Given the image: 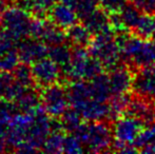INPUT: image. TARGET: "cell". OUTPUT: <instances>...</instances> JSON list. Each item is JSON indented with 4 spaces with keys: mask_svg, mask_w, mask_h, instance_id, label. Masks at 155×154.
Listing matches in <instances>:
<instances>
[{
    "mask_svg": "<svg viewBox=\"0 0 155 154\" xmlns=\"http://www.w3.org/2000/svg\"><path fill=\"white\" fill-rule=\"evenodd\" d=\"M102 64L93 57L89 50L84 47H76L72 51V58L69 64L62 68V72L70 80H91L101 74L104 70Z\"/></svg>",
    "mask_w": 155,
    "mask_h": 154,
    "instance_id": "cell-1",
    "label": "cell"
},
{
    "mask_svg": "<svg viewBox=\"0 0 155 154\" xmlns=\"http://www.w3.org/2000/svg\"><path fill=\"white\" fill-rule=\"evenodd\" d=\"M89 52L101 62L106 70L112 71L120 66L121 51L112 31L94 36L89 45Z\"/></svg>",
    "mask_w": 155,
    "mask_h": 154,
    "instance_id": "cell-2",
    "label": "cell"
},
{
    "mask_svg": "<svg viewBox=\"0 0 155 154\" xmlns=\"http://www.w3.org/2000/svg\"><path fill=\"white\" fill-rule=\"evenodd\" d=\"M82 144L91 152H102L111 147L113 131L101 121H91V123H81L74 132Z\"/></svg>",
    "mask_w": 155,
    "mask_h": 154,
    "instance_id": "cell-3",
    "label": "cell"
},
{
    "mask_svg": "<svg viewBox=\"0 0 155 154\" xmlns=\"http://www.w3.org/2000/svg\"><path fill=\"white\" fill-rule=\"evenodd\" d=\"M0 22L4 30L10 32L18 40L31 35L32 19L28 11L23 10L20 6L4 11L1 14Z\"/></svg>",
    "mask_w": 155,
    "mask_h": 154,
    "instance_id": "cell-4",
    "label": "cell"
},
{
    "mask_svg": "<svg viewBox=\"0 0 155 154\" xmlns=\"http://www.w3.org/2000/svg\"><path fill=\"white\" fill-rule=\"evenodd\" d=\"M41 103L47 114L51 117H60L67 111L69 97L64 88L53 84L45 88L41 94Z\"/></svg>",
    "mask_w": 155,
    "mask_h": 154,
    "instance_id": "cell-5",
    "label": "cell"
},
{
    "mask_svg": "<svg viewBox=\"0 0 155 154\" xmlns=\"http://www.w3.org/2000/svg\"><path fill=\"white\" fill-rule=\"evenodd\" d=\"M145 123L134 116L128 115L117 118L113 128V134L117 143L133 144L143 131Z\"/></svg>",
    "mask_w": 155,
    "mask_h": 154,
    "instance_id": "cell-6",
    "label": "cell"
},
{
    "mask_svg": "<svg viewBox=\"0 0 155 154\" xmlns=\"http://www.w3.org/2000/svg\"><path fill=\"white\" fill-rule=\"evenodd\" d=\"M57 66L51 58H43L33 64L32 71L35 84L43 88L56 84L59 77V69Z\"/></svg>",
    "mask_w": 155,
    "mask_h": 154,
    "instance_id": "cell-7",
    "label": "cell"
},
{
    "mask_svg": "<svg viewBox=\"0 0 155 154\" xmlns=\"http://www.w3.org/2000/svg\"><path fill=\"white\" fill-rule=\"evenodd\" d=\"M45 43L39 39H25L21 41L17 47L19 59L21 62L33 64L40 59H43L49 54V49L45 47Z\"/></svg>",
    "mask_w": 155,
    "mask_h": 154,
    "instance_id": "cell-8",
    "label": "cell"
},
{
    "mask_svg": "<svg viewBox=\"0 0 155 154\" xmlns=\"http://www.w3.org/2000/svg\"><path fill=\"white\" fill-rule=\"evenodd\" d=\"M134 75L132 71L124 67H117L114 70L110 71L109 80H110L112 94H124L128 93L134 84Z\"/></svg>",
    "mask_w": 155,
    "mask_h": 154,
    "instance_id": "cell-9",
    "label": "cell"
},
{
    "mask_svg": "<svg viewBox=\"0 0 155 154\" xmlns=\"http://www.w3.org/2000/svg\"><path fill=\"white\" fill-rule=\"evenodd\" d=\"M135 92L138 96L155 98V66L143 68L140 72L135 76L134 84Z\"/></svg>",
    "mask_w": 155,
    "mask_h": 154,
    "instance_id": "cell-10",
    "label": "cell"
},
{
    "mask_svg": "<svg viewBox=\"0 0 155 154\" xmlns=\"http://www.w3.org/2000/svg\"><path fill=\"white\" fill-rule=\"evenodd\" d=\"M82 118L89 121H102L104 119H111V111L109 103L106 101H99L96 99H90L84 103L79 109Z\"/></svg>",
    "mask_w": 155,
    "mask_h": 154,
    "instance_id": "cell-11",
    "label": "cell"
},
{
    "mask_svg": "<svg viewBox=\"0 0 155 154\" xmlns=\"http://www.w3.org/2000/svg\"><path fill=\"white\" fill-rule=\"evenodd\" d=\"M50 17L52 22L64 30H68L72 25L78 23L79 19L76 11L62 2L56 3L52 8V10L50 11Z\"/></svg>",
    "mask_w": 155,
    "mask_h": 154,
    "instance_id": "cell-12",
    "label": "cell"
},
{
    "mask_svg": "<svg viewBox=\"0 0 155 154\" xmlns=\"http://www.w3.org/2000/svg\"><path fill=\"white\" fill-rule=\"evenodd\" d=\"M127 114L140 119L147 125L155 123V103L138 97L131 99V103L127 109Z\"/></svg>",
    "mask_w": 155,
    "mask_h": 154,
    "instance_id": "cell-13",
    "label": "cell"
},
{
    "mask_svg": "<svg viewBox=\"0 0 155 154\" xmlns=\"http://www.w3.org/2000/svg\"><path fill=\"white\" fill-rule=\"evenodd\" d=\"M84 25L93 34V36L113 31L110 22V15L102 8H95L88 17L84 19Z\"/></svg>",
    "mask_w": 155,
    "mask_h": 154,
    "instance_id": "cell-14",
    "label": "cell"
},
{
    "mask_svg": "<svg viewBox=\"0 0 155 154\" xmlns=\"http://www.w3.org/2000/svg\"><path fill=\"white\" fill-rule=\"evenodd\" d=\"M67 93L70 103L75 109H79L84 103L93 98L90 82L84 80L74 81L67 90Z\"/></svg>",
    "mask_w": 155,
    "mask_h": 154,
    "instance_id": "cell-15",
    "label": "cell"
},
{
    "mask_svg": "<svg viewBox=\"0 0 155 154\" xmlns=\"http://www.w3.org/2000/svg\"><path fill=\"white\" fill-rule=\"evenodd\" d=\"M91 90H92L93 99L99 101H107L112 96V90H111L109 75L99 74L93 79L90 80Z\"/></svg>",
    "mask_w": 155,
    "mask_h": 154,
    "instance_id": "cell-16",
    "label": "cell"
},
{
    "mask_svg": "<svg viewBox=\"0 0 155 154\" xmlns=\"http://www.w3.org/2000/svg\"><path fill=\"white\" fill-rule=\"evenodd\" d=\"M41 95H39L36 91L30 90L28 88L22 95L16 100V107L19 112L23 113H33L38 108H40Z\"/></svg>",
    "mask_w": 155,
    "mask_h": 154,
    "instance_id": "cell-17",
    "label": "cell"
},
{
    "mask_svg": "<svg viewBox=\"0 0 155 154\" xmlns=\"http://www.w3.org/2000/svg\"><path fill=\"white\" fill-rule=\"evenodd\" d=\"M63 30L64 29L58 27L57 25H55L52 21L51 22H45L40 40L43 41L45 44L50 45V47L64 43V41L68 39V35L67 33H64Z\"/></svg>",
    "mask_w": 155,
    "mask_h": 154,
    "instance_id": "cell-18",
    "label": "cell"
},
{
    "mask_svg": "<svg viewBox=\"0 0 155 154\" xmlns=\"http://www.w3.org/2000/svg\"><path fill=\"white\" fill-rule=\"evenodd\" d=\"M139 152L155 153V123L148 125L139 133L138 137L134 142Z\"/></svg>",
    "mask_w": 155,
    "mask_h": 154,
    "instance_id": "cell-19",
    "label": "cell"
},
{
    "mask_svg": "<svg viewBox=\"0 0 155 154\" xmlns=\"http://www.w3.org/2000/svg\"><path fill=\"white\" fill-rule=\"evenodd\" d=\"M67 35L68 39L72 43H74L76 47L84 48L87 45H90L93 39V34L89 31L88 28L84 25H79V23H76L71 28H69L67 30Z\"/></svg>",
    "mask_w": 155,
    "mask_h": 154,
    "instance_id": "cell-20",
    "label": "cell"
},
{
    "mask_svg": "<svg viewBox=\"0 0 155 154\" xmlns=\"http://www.w3.org/2000/svg\"><path fill=\"white\" fill-rule=\"evenodd\" d=\"M132 31L133 34L143 39L152 38L155 32V15L143 13Z\"/></svg>",
    "mask_w": 155,
    "mask_h": 154,
    "instance_id": "cell-21",
    "label": "cell"
},
{
    "mask_svg": "<svg viewBox=\"0 0 155 154\" xmlns=\"http://www.w3.org/2000/svg\"><path fill=\"white\" fill-rule=\"evenodd\" d=\"M25 4L19 5L28 12H33L36 17L41 18L52 10L57 0H23Z\"/></svg>",
    "mask_w": 155,
    "mask_h": 154,
    "instance_id": "cell-22",
    "label": "cell"
},
{
    "mask_svg": "<svg viewBox=\"0 0 155 154\" xmlns=\"http://www.w3.org/2000/svg\"><path fill=\"white\" fill-rule=\"evenodd\" d=\"M132 97L128 93L124 94H113L109 99L110 103V111H111V119H117L124 111H127L129 105L131 103Z\"/></svg>",
    "mask_w": 155,
    "mask_h": 154,
    "instance_id": "cell-23",
    "label": "cell"
},
{
    "mask_svg": "<svg viewBox=\"0 0 155 154\" xmlns=\"http://www.w3.org/2000/svg\"><path fill=\"white\" fill-rule=\"evenodd\" d=\"M18 111L16 105L12 103V101H8L6 99L0 100V134L5 136V133L8 131L6 128L10 125V121L14 114H16Z\"/></svg>",
    "mask_w": 155,
    "mask_h": 154,
    "instance_id": "cell-24",
    "label": "cell"
},
{
    "mask_svg": "<svg viewBox=\"0 0 155 154\" xmlns=\"http://www.w3.org/2000/svg\"><path fill=\"white\" fill-rule=\"evenodd\" d=\"M48 56H49V58H51L54 62H56L58 66L63 68V67H65L67 64H69L70 61H71L72 52L70 51L68 45H65L64 43H61V44L50 47Z\"/></svg>",
    "mask_w": 155,
    "mask_h": 154,
    "instance_id": "cell-25",
    "label": "cell"
},
{
    "mask_svg": "<svg viewBox=\"0 0 155 154\" xmlns=\"http://www.w3.org/2000/svg\"><path fill=\"white\" fill-rule=\"evenodd\" d=\"M119 14H120V17L127 30H133L140 17L141 13L132 2L131 3L127 2L124 8L119 11Z\"/></svg>",
    "mask_w": 155,
    "mask_h": 154,
    "instance_id": "cell-26",
    "label": "cell"
},
{
    "mask_svg": "<svg viewBox=\"0 0 155 154\" xmlns=\"http://www.w3.org/2000/svg\"><path fill=\"white\" fill-rule=\"evenodd\" d=\"M61 123L63 131L72 132L74 133L75 130L81 125V114L77 109H67V111L62 114L61 116Z\"/></svg>",
    "mask_w": 155,
    "mask_h": 154,
    "instance_id": "cell-27",
    "label": "cell"
},
{
    "mask_svg": "<svg viewBox=\"0 0 155 154\" xmlns=\"http://www.w3.org/2000/svg\"><path fill=\"white\" fill-rule=\"evenodd\" d=\"M65 136L62 131H56L50 133V135L45 140L42 150L49 153H59L63 152V144H64Z\"/></svg>",
    "mask_w": 155,
    "mask_h": 154,
    "instance_id": "cell-28",
    "label": "cell"
},
{
    "mask_svg": "<svg viewBox=\"0 0 155 154\" xmlns=\"http://www.w3.org/2000/svg\"><path fill=\"white\" fill-rule=\"evenodd\" d=\"M14 77L15 80H17L25 88H31L32 84H35L32 68L30 67V64H25V62L18 64L14 69Z\"/></svg>",
    "mask_w": 155,
    "mask_h": 154,
    "instance_id": "cell-29",
    "label": "cell"
},
{
    "mask_svg": "<svg viewBox=\"0 0 155 154\" xmlns=\"http://www.w3.org/2000/svg\"><path fill=\"white\" fill-rule=\"evenodd\" d=\"M19 60L20 59H19L17 49L0 54V70L8 71V72L14 70L18 66Z\"/></svg>",
    "mask_w": 155,
    "mask_h": 154,
    "instance_id": "cell-30",
    "label": "cell"
},
{
    "mask_svg": "<svg viewBox=\"0 0 155 154\" xmlns=\"http://www.w3.org/2000/svg\"><path fill=\"white\" fill-rule=\"evenodd\" d=\"M98 0H77L74 10L76 11L79 19L84 20L86 17H88L95 8H97Z\"/></svg>",
    "mask_w": 155,
    "mask_h": 154,
    "instance_id": "cell-31",
    "label": "cell"
},
{
    "mask_svg": "<svg viewBox=\"0 0 155 154\" xmlns=\"http://www.w3.org/2000/svg\"><path fill=\"white\" fill-rule=\"evenodd\" d=\"M63 152L65 153H81L84 152L82 143L73 133V135L65 136L64 144H63Z\"/></svg>",
    "mask_w": 155,
    "mask_h": 154,
    "instance_id": "cell-32",
    "label": "cell"
},
{
    "mask_svg": "<svg viewBox=\"0 0 155 154\" xmlns=\"http://www.w3.org/2000/svg\"><path fill=\"white\" fill-rule=\"evenodd\" d=\"M27 89L28 88L23 87L22 84H19L17 80H14V81L11 84V86L8 88L3 98L8 101H16L17 99L25 93V91L27 90Z\"/></svg>",
    "mask_w": 155,
    "mask_h": 154,
    "instance_id": "cell-33",
    "label": "cell"
},
{
    "mask_svg": "<svg viewBox=\"0 0 155 154\" xmlns=\"http://www.w3.org/2000/svg\"><path fill=\"white\" fill-rule=\"evenodd\" d=\"M100 8L106 10L108 13L119 12L127 3L126 0H98Z\"/></svg>",
    "mask_w": 155,
    "mask_h": 154,
    "instance_id": "cell-34",
    "label": "cell"
},
{
    "mask_svg": "<svg viewBox=\"0 0 155 154\" xmlns=\"http://www.w3.org/2000/svg\"><path fill=\"white\" fill-rule=\"evenodd\" d=\"M141 13L155 15V0H131Z\"/></svg>",
    "mask_w": 155,
    "mask_h": 154,
    "instance_id": "cell-35",
    "label": "cell"
},
{
    "mask_svg": "<svg viewBox=\"0 0 155 154\" xmlns=\"http://www.w3.org/2000/svg\"><path fill=\"white\" fill-rule=\"evenodd\" d=\"M15 77L8 71L0 70V98H3L8 88L14 81Z\"/></svg>",
    "mask_w": 155,
    "mask_h": 154,
    "instance_id": "cell-36",
    "label": "cell"
},
{
    "mask_svg": "<svg viewBox=\"0 0 155 154\" xmlns=\"http://www.w3.org/2000/svg\"><path fill=\"white\" fill-rule=\"evenodd\" d=\"M6 0H0V14L4 12L6 10Z\"/></svg>",
    "mask_w": 155,
    "mask_h": 154,
    "instance_id": "cell-37",
    "label": "cell"
},
{
    "mask_svg": "<svg viewBox=\"0 0 155 154\" xmlns=\"http://www.w3.org/2000/svg\"><path fill=\"white\" fill-rule=\"evenodd\" d=\"M4 151V142H3V135L0 134V152Z\"/></svg>",
    "mask_w": 155,
    "mask_h": 154,
    "instance_id": "cell-38",
    "label": "cell"
},
{
    "mask_svg": "<svg viewBox=\"0 0 155 154\" xmlns=\"http://www.w3.org/2000/svg\"><path fill=\"white\" fill-rule=\"evenodd\" d=\"M152 38H153L154 40H155V32H154V34H153V37H152Z\"/></svg>",
    "mask_w": 155,
    "mask_h": 154,
    "instance_id": "cell-39",
    "label": "cell"
}]
</instances>
